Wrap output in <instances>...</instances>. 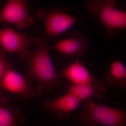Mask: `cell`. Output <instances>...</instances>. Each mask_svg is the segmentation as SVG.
I'll return each mask as SVG.
<instances>
[{"label":"cell","mask_w":126,"mask_h":126,"mask_svg":"<svg viewBox=\"0 0 126 126\" xmlns=\"http://www.w3.org/2000/svg\"><path fill=\"white\" fill-rule=\"evenodd\" d=\"M34 42L36 49L30 51L23 60L29 67L24 76L29 81H36L35 92L41 96L46 90L58 87L60 83L50 55L49 46L41 37L35 39Z\"/></svg>","instance_id":"cell-1"},{"label":"cell","mask_w":126,"mask_h":126,"mask_svg":"<svg viewBox=\"0 0 126 126\" xmlns=\"http://www.w3.org/2000/svg\"><path fill=\"white\" fill-rule=\"evenodd\" d=\"M82 102L84 109L79 116L82 126H126V112L124 109L102 106L90 99Z\"/></svg>","instance_id":"cell-2"},{"label":"cell","mask_w":126,"mask_h":126,"mask_svg":"<svg viewBox=\"0 0 126 126\" xmlns=\"http://www.w3.org/2000/svg\"><path fill=\"white\" fill-rule=\"evenodd\" d=\"M115 0H88L86 7L92 15H97L107 29L106 36L111 38L113 30L126 27V12L116 9Z\"/></svg>","instance_id":"cell-3"},{"label":"cell","mask_w":126,"mask_h":126,"mask_svg":"<svg viewBox=\"0 0 126 126\" xmlns=\"http://www.w3.org/2000/svg\"><path fill=\"white\" fill-rule=\"evenodd\" d=\"M36 15L44 22L46 37L56 36L66 31L79 20L63 9L42 10Z\"/></svg>","instance_id":"cell-4"},{"label":"cell","mask_w":126,"mask_h":126,"mask_svg":"<svg viewBox=\"0 0 126 126\" xmlns=\"http://www.w3.org/2000/svg\"><path fill=\"white\" fill-rule=\"evenodd\" d=\"M33 20L30 15L27 0H7L0 12V21L14 24L18 29L29 27Z\"/></svg>","instance_id":"cell-5"},{"label":"cell","mask_w":126,"mask_h":126,"mask_svg":"<svg viewBox=\"0 0 126 126\" xmlns=\"http://www.w3.org/2000/svg\"><path fill=\"white\" fill-rule=\"evenodd\" d=\"M34 40L32 36L16 32L11 28L0 29V47L5 52L18 53L21 59L29 53L27 46Z\"/></svg>","instance_id":"cell-6"},{"label":"cell","mask_w":126,"mask_h":126,"mask_svg":"<svg viewBox=\"0 0 126 126\" xmlns=\"http://www.w3.org/2000/svg\"><path fill=\"white\" fill-rule=\"evenodd\" d=\"M2 87L10 93L18 94L22 99L33 97L35 95L30 81L12 68L7 70L3 77Z\"/></svg>","instance_id":"cell-7"},{"label":"cell","mask_w":126,"mask_h":126,"mask_svg":"<svg viewBox=\"0 0 126 126\" xmlns=\"http://www.w3.org/2000/svg\"><path fill=\"white\" fill-rule=\"evenodd\" d=\"M81 102L76 97L67 93L54 100L46 99L43 103L42 107L45 111L55 114L59 119L69 118L70 113L78 108Z\"/></svg>","instance_id":"cell-8"},{"label":"cell","mask_w":126,"mask_h":126,"mask_svg":"<svg viewBox=\"0 0 126 126\" xmlns=\"http://www.w3.org/2000/svg\"><path fill=\"white\" fill-rule=\"evenodd\" d=\"M88 47V39L83 36L80 32L75 31L70 38L60 41L54 47L63 54L79 56L86 53Z\"/></svg>","instance_id":"cell-9"},{"label":"cell","mask_w":126,"mask_h":126,"mask_svg":"<svg viewBox=\"0 0 126 126\" xmlns=\"http://www.w3.org/2000/svg\"><path fill=\"white\" fill-rule=\"evenodd\" d=\"M107 90V84L102 81L96 79L90 83L71 84L67 92L78 98L81 101L90 99L94 97L99 99L103 98V94Z\"/></svg>","instance_id":"cell-10"},{"label":"cell","mask_w":126,"mask_h":126,"mask_svg":"<svg viewBox=\"0 0 126 126\" xmlns=\"http://www.w3.org/2000/svg\"><path fill=\"white\" fill-rule=\"evenodd\" d=\"M25 121L19 109L14 108L7 98L0 97V126H24Z\"/></svg>","instance_id":"cell-11"},{"label":"cell","mask_w":126,"mask_h":126,"mask_svg":"<svg viewBox=\"0 0 126 126\" xmlns=\"http://www.w3.org/2000/svg\"><path fill=\"white\" fill-rule=\"evenodd\" d=\"M61 73L63 77L73 84L91 83L96 79L78 60L67 66Z\"/></svg>","instance_id":"cell-12"},{"label":"cell","mask_w":126,"mask_h":126,"mask_svg":"<svg viewBox=\"0 0 126 126\" xmlns=\"http://www.w3.org/2000/svg\"><path fill=\"white\" fill-rule=\"evenodd\" d=\"M106 84L111 87H118L126 89V65L118 60L110 64L109 72L105 78Z\"/></svg>","instance_id":"cell-13"},{"label":"cell","mask_w":126,"mask_h":126,"mask_svg":"<svg viewBox=\"0 0 126 126\" xmlns=\"http://www.w3.org/2000/svg\"><path fill=\"white\" fill-rule=\"evenodd\" d=\"M6 52L0 47V93L3 90L2 87V79L7 70L12 68L13 65L6 58Z\"/></svg>","instance_id":"cell-14"}]
</instances>
